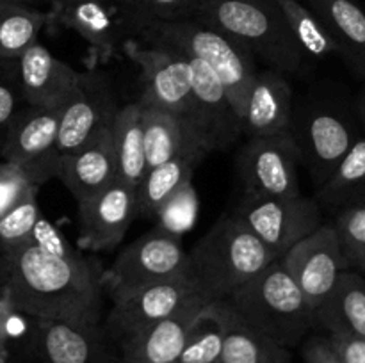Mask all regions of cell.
Here are the masks:
<instances>
[{"instance_id": "13", "label": "cell", "mask_w": 365, "mask_h": 363, "mask_svg": "<svg viewBox=\"0 0 365 363\" xmlns=\"http://www.w3.org/2000/svg\"><path fill=\"white\" fill-rule=\"evenodd\" d=\"M116 96L103 73L91 68L68 102L61 107L57 155H66L91 141L96 134L113 125L118 112Z\"/></svg>"}, {"instance_id": "12", "label": "cell", "mask_w": 365, "mask_h": 363, "mask_svg": "<svg viewBox=\"0 0 365 363\" xmlns=\"http://www.w3.org/2000/svg\"><path fill=\"white\" fill-rule=\"evenodd\" d=\"M278 260L296 281L312 310L330 294L341 273L351 267L342 253L334 224H321Z\"/></svg>"}, {"instance_id": "15", "label": "cell", "mask_w": 365, "mask_h": 363, "mask_svg": "<svg viewBox=\"0 0 365 363\" xmlns=\"http://www.w3.org/2000/svg\"><path fill=\"white\" fill-rule=\"evenodd\" d=\"M135 216V189L116 178L95 196L78 203V248L95 253L110 251L123 241Z\"/></svg>"}, {"instance_id": "14", "label": "cell", "mask_w": 365, "mask_h": 363, "mask_svg": "<svg viewBox=\"0 0 365 363\" xmlns=\"http://www.w3.org/2000/svg\"><path fill=\"white\" fill-rule=\"evenodd\" d=\"M184 56L191 70L192 114L202 146L207 153L228 148L241 137V117L216 73L196 57Z\"/></svg>"}, {"instance_id": "23", "label": "cell", "mask_w": 365, "mask_h": 363, "mask_svg": "<svg viewBox=\"0 0 365 363\" xmlns=\"http://www.w3.org/2000/svg\"><path fill=\"white\" fill-rule=\"evenodd\" d=\"M314 324L328 333L365 337V280L353 270H344L337 283L314 310Z\"/></svg>"}, {"instance_id": "4", "label": "cell", "mask_w": 365, "mask_h": 363, "mask_svg": "<svg viewBox=\"0 0 365 363\" xmlns=\"http://www.w3.org/2000/svg\"><path fill=\"white\" fill-rule=\"evenodd\" d=\"M225 301L246 324L287 349L316 326L314 310L278 258Z\"/></svg>"}, {"instance_id": "2", "label": "cell", "mask_w": 365, "mask_h": 363, "mask_svg": "<svg viewBox=\"0 0 365 363\" xmlns=\"http://www.w3.org/2000/svg\"><path fill=\"white\" fill-rule=\"evenodd\" d=\"M274 260V253L232 212L221 217L187 253V274L209 301H221Z\"/></svg>"}, {"instance_id": "43", "label": "cell", "mask_w": 365, "mask_h": 363, "mask_svg": "<svg viewBox=\"0 0 365 363\" xmlns=\"http://www.w3.org/2000/svg\"><path fill=\"white\" fill-rule=\"evenodd\" d=\"M52 6H57V4H64V2H73V0H48Z\"/></svg>"}, {"instance_id": "18", "label": "cell", "mask_w": 365, "mask_h": 363, "mask_svg": "<svg viewBox=\"0 0 365 363\" xmlns=\"http://www.w3.org/2000/svg\"><path fill=\"white\" fill-rule=\"evenodd\" d=\"M77 203L86 201L118 178L113 128H106L81 148L59 155L57 174Z\"/></svg>"}, {"instance_id": "6", "label": "cell", "mask_w": 365, "mask_h": 363, "mask_svg": "<svg viewBox=\"0 0 365 363\" xmlns=\"http://www.w3.org/2000/svg\"><path fill=\"white\" fill-rule=\"evenodd\" d=\"M187 273V251L180 238L153 228L121 249L109 269L102 270L100 283L110 301L159 281Z\"/></svg>"}, {"instance_id": "24", "label": "cell", "mask_w": 365, "mask_h": 363, "mask_svg": "<svg viewBox=\"0 0 365 363\" xmlns=\"http://www.w3.org/2000/svg\"><path fill=\"white\" fill-rule=\"evenodd\" d=\"M327 27L339 53L365 70V9L355 0H303Z\"/></svg>"}, {"instance_id": "5", "label": "cell", "mask_w": 365, "mask_h": 363, "mask_svg": "<svg viewBox=\"0 0 365 363\" xmlns=\"http://www.w3.org/2000/svg\"><path fill=\"white\" fill-rule=\"evenodd\" d=\"M141 38L166 43L207 64L225 85L241 117L246 95L257 75L255 56L241 41L192 18L177 21L150 20L143 27Z\"/></svg>"}, {"instance_id": "16", "label": "cell", "mask_w": 365, "mask_h": 363, "mask_svg": "<svg viewBox=\"0 0 365 363\" xmlns=\"http://www.w3.org/2000/svg\"><path fill=\"white\" fill-rule=\"evenodd\" d=\"M36 363H125L121 349L102 324L43 322Z\"/></svg>"}, {"instance_id": "20", "label": "cell", "mask_w": 365, "mask_h": 363, "mask_svg": "<svg viewBox=\"0 0 365 363\" xmlns=\"http://www.w3.org/2000/svg\"><path fill=\"white\" fill-rule=\"evenodd\" d=\"M59 109L24 105L6 132L0 155L4 160L31 164L56 152L59 137Z\"/></svg>"}, {"instance_id": "9", "label": "cell", "mask_w": 365, "mask_h": 363, "mask_svg": "<svg viewBox=\"0 0 365 363\" xmlns=\"http://www.w3.org/2000/svg\"><path fill=\"white\" fill-rule=\"evenodd\" d=\"M234 214L277 258L323 224L317 201L303 194L259 196L245 192Z\"/></svg>"}, {"instance_id": "32", "label": "cell", "mask_w": 365, "mask_h": 363, "mask_svg": "<svg viewBox=\"0 0 365 363\" xmlns=\"http://www.w3.org/2000/svg\"><path fill=\"white\" fill-rule=\"evenodd\" d=\"M273 2L284 14L296 43L305 56L327 59L334 53H339L337 43L303 0H273Z\"/></svg>"}, {"instance_id": "35", "label": "cell", "mask_w": 365, "mask_h": 363, "mask_svg": "<svg viewBox=\"0 0 365 363\" xmlns=\"http://www.w3.org/2000/svg\"><path fill=\"white\" fill-rule=\"evenodd\" d=\"M334 228L349 265L365 273V199L342 209Z\"/></svg>"}, {"instance_id": "1", "label": "cell", "mask_w": 365, "mask_h": 363, "mask_svg": "<svg viewBox=\"0 0 365 363\" xmlns=\"http://www.w3.org/2000/svg\"><path fill=\"white\" fill-rule=\"evenodd\" d=\"M6 256V287L16 308L43 322L102 324L103 288L98 262L64 260L24 244Z\"/></svg>"}, {"instance_id": "30", "label": "cell", "mask_w": 365, "mask_h": 363, "mask_svg": "<svg viewBox=\"0 0 365 363\" xmlns=\"http://www.w3.org/2000/svg\"><path fill=\"white\" fill-rule=\"evenodd\" d=\"M317 196L327 205L339 209L365 199V135L353 141L334 173L321 184Z\"/></svg>"}, {"instance_id": "37", "label": "cell", "mask_w": 365, "mask_h": 363, "mask_svg": "<svg viewBox=\"0 0 365 363\" xmlns=\"http://www.w3.org/2000/svg\"><path fill=\"white\" fill-rule=\"evenodd\" d=\"M24 105L18 59H0V146L11 121Z\"/></svg>"}, {"instance_id": "19", "label": "cell", "mask_w": 365, "mask_h": 363, "mask_svg": "<svg viewBox=\"0 0 365 363\" xmlns=\"http://www.w3.org/2000/svg\"><path fill=\"white\" fill-rule=\"evenodd\" d=\"M292 114V91L284 73L277 70L257 71L246 95L241 114L242 134L248 137L289 132Z\"/></svg>"}, {"instance_id": "38", "label": "cell", "mask_w": 365, "mask_h": 363, "mask_svg": "<svg viewBox=\"0 0 365 363\" xmlns=\"http://www.w3.org/2000/svg\"><path fill=\"white\" fill-rule=\"evenodd\" d=\"M121 2L146 21L191 20L200 6V0H121Z\"/></svg>"}, {"instance_id": "44", "label": "cell", "mask_w": 365, "mask_h": 363, "mask_svg": "<svg viewBox=\"0 0 365 363\" xmlns=\"http://www.w3.org/2000/svg\"><path fill=\"white\" fill-rule=\"evenodd\" d=\"M18 2H24V4H34V2H38V0H18Z\"/></svg>"}, {"instance_id": "34", "label": "cell", "mask_w": 365, "mask_h": 363, "mask_svg": "<svg viewBox=\"0 0 365 363\" xmlns=\"http://www.w3.org/2000/svg\"><path fill=\"white\" fill-rule=\"evenodd\" d=\"M41 217L38 205V189L29 192L18 205L0 217V249L4 253L29 244L32 228Z\"/></svg>"}, {"instance_id": "7", "label": "cell", "mask_w": 365, "mask_h": 363, "mask_svg": "<svg viewBox=\"0 0 365 363\" xmlns=\"http://www.w3.org/2000/svg\"><path fill=\"white\" fill-rule=\"evenodd\" d=\"M123 53L141 70L143 95L138 102L180 117L196 132L191 70L184 52L166 43L152 41V45L145 46L135 39H128L123 45Z\"/></svg>"}, {"instance_id": "3", "label": "cell", "mask_w": 365, "mask_h": 363, "mask_svg": "<svg viewBox=\"0 0 365 363\" xmlns=\"http://www.w3.org/2000/svg\"><path fill=\"white\" fill-rule=\"evenodd\" d=\"M192 20L235 38L280 73H294L305 59L273 0H209L200 4Z\"/></svg>"}, {"instance_id": "28", "label": "cell", "mask_w": 365, "mask_h": 363, "mask_svg": "<svg viewBox=\"0 0 365 363\" xmlns=\"http://www.w3.org/2000/svg\"><path fill=\"white\" fill-rule=\"evenodd\" d=\"M209 153L202 148L185 149L178 153L173 159L159 164L155 167H150L146 171L145 178L135 189L138 196V214L145 217H155L157 209L163 205L164 199L175 191L184 182L192 180L196 166L202 162V159Z\"/></svg>"}, {"instance_id": "26", "label": "cell", "mask_w": 365, "mask_h": 363, "mask_svg": "<svg viewBox=\"0 0 365 363\" xmlns=\"http://www.w3.org/2000/svg\"><path fill=\"white\" fill-rule=\"evenodd\" d=\"M141 107L143 139H145V157L148 169L173 159L185 149H203L198 134L192 130L191 125L166 110L143 103Z\"/></svg>"}, {"instance_id": "41", "label": "cell", "mask_w": 365, "mask_h": 363, "mask_svg": "<svg viewBox=\"0 0 365 363\" xmlns=\"http://www.w3.org/2000/svg\"><path fill=\"white\" fill-rule=\"evenodd\" d=\"M302 354L305 363H344L331 347L327 335H314L303 340Z\"/></svg>"}, {"instance_id": "45", "label": "cell", "mask_w": 365, "mask_h": 363, "mask_svg": "<svg viewBox=\"0 0 365 363\" xmlns=\"http://www.w3.org/2000/svg\"><path fill=\"white\" fill-rule=\"evenodd\" d=\"M202 2H209V0H200V4H202Z\"/></svg>"}, {"instance_id": "40", "label": "cell", "mask_w": 365, "mask_h": 363, "mask_svg": "<svg viewBox=\"0 0 365 363\" xmlns=\"http://www.w3.org/2000/svg\"><path fill=\"white\" fill-rule=\"evenodd\" d=\"M331 347L344 363H365V337L349 333H328Z\"/></svg>"}, {"instance_id": "8", "label": "cell", "mask_w": 365, "mask_h": 363, "mask_svg": "<svg viewBox=\"0 0 365 363\" xmlns=\"http://www.w3.org/2000/svg\"><path fill=\"white\" fill-rule=\"evenodd\" d=\"M50 23L63 25L81 36L91 50V68L123 52L132 32L141 36L148 21L121 0H73L52 6Z\"/></svg>"}, {"instance_id": "25", "label": "cell", "mask_w": 365, "mask_h": 363, "mask_svg": "<svg viewBox=\"0 0 365 363\" xmlns=\"http://www.w3.org/2000/svg\"><path fill=\"white\" fill-rule=\"evenodd\" d=\"M225 340L217 363H291V351L246 324L225 299Z\"/></svg>"}, {"instance_id": "27", "label": "cell", "mask_w": 365, "mask_h": 363, "mask_svg": "<svg viewBox=\"0 0 365 363\" xmlns=\"http://www.w3.org/2000/svg\"><path fill=\"white\" fill-rule=\"evenodd\" d=\"M114 149H116L118 180L138 189L148 166L143 139V107L139 102L120 107L113 125Z\"/></svg>"}, {"instance_id": "36", "label": "cell", "mask_w": 365, "mask_h": 363, "mask_svg": "<svg viewBox=\"0 0 365 363\" xmlns=\"http://www.w3.org/2000/svg\"><path fill=\"white\" fill-rule=\"evenodd\" d=\"M34 189H39V185L29 167L9 160L0 162V217Z\"/></svg>"}, {"instance_id": "42", "label": "cell", "mask_w": 365, "mask_h": 363, "mask_svg": "<svg viewBox=\"0 0 365 363\" xmlns=\"http://www.w3.org/2000/svg\"><path fill=\"white\" fill-rule=\"evenodd\" d=\"M359 107H360V117H362V121H364V125H365V89L362 91V95H360Z\"/></svg>"}, {"instance_id": "29", "label": "cell", "mask_w": 365, "mask_h": 363, "mask_svg": "<svg viewBox=\"0 0 365 363\" xmlns=\"http://www.w3.org/2000/svg\"><path fill=\"white\" fill-rule=\"evenodd\" d=\"M46 25H50V13L18 0H0V59H18L38 43Z\"/></svg>"}, {"instance_id": "33", "label": "cell", "mask_w": 365, "mask_h": 363, "mask_svg": "<svg viewBox=\"0 0 365 363\" xmlns=\"http://www.w3.org/2000/svg\"><path fill=\"white\" fill-rule=\"evenodd\" d=\"M200 216V198L198 191L192 185V180L178 185L170 196L163 201V205L155 212L157 228L166 231L171 237L180 238L187 231L195 228Z\"/></svg>"}, {"instance_id": "22", "label": "cell", "mask_w": 365, "mask_h": 363, "mask_svg": "<svg viewBox=\"0 0 365 363\" xmlns=\"http://www.w3.org/2000/svg\"><path fill=\"white\" fill-rule=\"evenodd\" d=\"M353 132L348 121L331 110H317L307 120L305 144H299L316 184L328 180L342 157L351 148Z\"/></svg>"}, {"instance_id": "11", "label": "cell", "mask_w": 365, "mask_h": 363, "mask_svg": "<svg viewBox=\"0 0 365 363\" xmlns=\"http://www.w3.org/2000/svg\"><path fill=\"white\" fill-rule=\"evenodd\" d=\"M302 149L291 132L250 137L237 155L245 192L259 196H299Z\"/></svg>"}, {"instance_id": "31", "label": "cell", "mask_w": 365, "mask_h": 363, "mask_svg": "<svg viewBox=\"0 0 365 363\" xmlns=\"http://www.w3.org/2000/svg\"><path fill=\"white\" fill-rule=\"evenodd\" d=\"M225 340L223 302L209 301L202 306L189 327L180 356L175 363H217Z\"/></svg>"}, {"instance_id": "39", "label": "cell", "mask_w": 365, "mask_h": 363, "mask_svg": "<svg viewBox=\"0 0 365 363\" xmlns=\"http://www.w3.org/2000/svg\"><path fill=\"white\" fill-rule=\"evenodd\" d=\"M29 244L36 246L38 249L45 251L46 255L57 256V258L77 260L81 258V256H84L82 255V251L75 249L73 246L68 242V238L61 233L59 228H57L52 221L46 219L43 214L41 217L36 221L34 228H32Z\"/></svg>"}, {"instance_id": "21", "label": "cell", "mask_w": 365, "mask_h": 363, "mask_svg": "<svg viewBox=\"0 0 365 363\" xmlns=\"http://www.w3.org/2000/svg\"><path fill=\"white\" fill-rule=\"evenodd\" d=\"M209 301H196L180 312L159 320L153 326L139 331L128 340L121 342L120 349L125 363H175L180 356L187 338L189 327L203 305Z\"/></svg>"}, {"instance_id": "17", "label": "cell", "mask_w": 365, "mask_h": 363, "mask_svg": "<svg viewBox=\"0 0 365 363\" xmlns=\"http://www.w3.org/2000/svg\"><path fill=\"white\" fill-rule=\"evenodd\" d=\"M18 75L25 105L46 109L63 107L82 80V73L57 59L39 41L18 57Z\"/></svg>"}, {"instance_id": "10", "label": "cell", "mask_w": 365, "mask_h": 363, "mask_svg": "<svg viewBox=\"0 0 365 363\" xmlns=\"http://www.w3.org/2000/svg\"><path fill=\"white\" fill-rule=\"evenodd\" d=\"M196 301L209 299L185 273L171 280L143 287L114 301L103 327L120 345L139 331L153 326Z\"/></svg>"}]
</instances>
